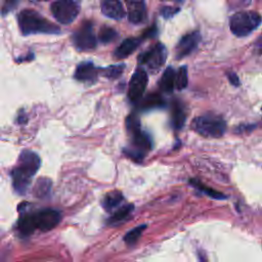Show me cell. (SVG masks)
<instances>
[{"label":"cell","instance_id":"obj_1","mask_svg":"<svg viewBox=\"0 0 262 262\" xmlns=\"http://www.w3.org/2000/svg\"><path fill=\"white\" fill-rule=\"evenodd\" d=\"M17 21L24 36L34 34L54 35L60 33V29L56 25L33 9L21 10L17 15Z\"/></svg>","mask_w":262,"mask_h":262},{"label":"cell","instance_id":"obj_2","mask_svg":"<svg viewBox=\"0 0 262 262\" xmlns=\"http://www.w3.org/2000/svg\"><path fill=\"white\" fill-rule=\"evenodd\" d=\"M193 131L205 137H221L226 130V123L222 117L207 113L195 117L191 122Z\"/></svg>","mask_w":262,"mask_h":262},{"label":"cell","instance_id":"obj_3","mask_svg":"<svg viewBox=\"0 0 262 262\" xmlns=\"http://www.w3.org/2000/svg\"><path fill=\"white\" fill-rule=\"evenodd\" d=\"M262 23V16L256 11H239L231 15L229 28L233 35L246 37L254 32Z\"/></svg>","mask_w":262,"mask_h":262},{"label":"cell","instance_id":"obj_4","mask_svg":"<svg viewBox=\"0 0 262 262\" xmlns=\"http://www.w3.org/2000/svg\"><path fill=\"white\" fill-rule=\"evenodd\" d=\"M129 135L131 137L130 146L124 148V154L132 161L139 163L152 147L151 137L141 128L129 133Z\"/></svg>","mask_w":262,"mask_h":262},{"label":"cell","instance_id":"obj_5","mask_svg":"<svg viewBox=\"0 0 262 262\" xmlns=\"http://www.w3.org/2000/svg\"><path fill=\"white\" fill-rule=\"evenodd\" d=\"M53 17L62 25H69L78 16L81 4L79 0H55L50 6Z\"/></svg>","mask_w":262,"mask_h":262},{"label":"cell","instance_id":"obj_6","mask_svg":"<svg viewBox=\"0 0 262 262\" xmlns=\"http://www.w3.org/2000/svg\"><path fill=\"white\" fill-rule=\"evenodd\" d=\"M167 58V49L162 43H157L149 49L141 52L138 57V63L144 64L151 73H157L164 66Z\"/></svg>","mask_w":262,"mask_h":262},{"label":"cell","instance_id":"obj_7","mask_svg":"<svg viewBox=\"0 0 262 262\" xmlns=\"http://www.w3.org/2000/svg\"><path fill=\"white\" fill-rule=\"evenodd\" d=\"M72 41L79 51H88L96 47V37L94 35L93 24L84 20L72 36Z\"/></svg>","mask_w":262,"mask_h":262},{"label":"cell","instance_id":"obj_8","mask_svg":"<svg viewBox=\"0 0 262 262\" xmlns=\"http://www.w3.org/2000/svg\"><path fill=\"white\" fill-rule=\"evenodd\" d=\"M147 73L142 68H137L133 73L128 86V98L132 103H137L141 98L147 86Z\"/></svg>","mask_w":262,"mask_h":262},{"label":"cell","instance_id":"obj_9","mask_svg":"<svg viewBox=\"0 0 262 262\" xmlns=\"http://www.w3.org/2000/svg\"><path fill=\"white\" fill-rule=\"evenodd\" d=\"M40 158L32 150H24L18 158V165L14 168L21 174L32 178L40 168Z\"/></svg>","mask_w":262,"mask_h":262},{"label":"cell","instance_id":"obj_10","mask_svg":"<svg viewBox=\"0 0 262 262\" xmlns=\"http://www.w3.org/2000/svg\"><path fill=\"white\" fill-rule=\"evenodd\" d=\"M60 213L54 209H43L34 213V220L37 229L48 231L53 229L60 221Z\"/></svg>","mask_w":262,"mask_h":262},{"label":"cell","instance_id":"obj_11","mask_svg":"<svg viewBox=\"0 0 262 262\" xmlns=\"http://www.w3.org/2000/svg\"><path fill=\"white\" fill-rule=\"evenodd\" d=\"M200 40H201V34L199 31H193L184 35L176 45V48H175L176 58L181 59L189 55L198 47Z\"/></svg>","mask_w":262,"mask_h":262},{"label":"cell","instance_id":"obj_12","mask_svg":"<svg viewBox=\"0 0 262 262\" xmlns=\"http://www.w3.org/2000/svg\"><path fill=\"white\" fill-rule=\"evenodd\" d=\"M128 8V18L131 24L140 25L146 19V6L144 0H125Z\"/></svg>","mask_w":262,"mask_h":262},{"label":"cell","instance_id":"obj_13","mask_svg":"<svg viewBox=\"0 0 262 262\" xmlns=\"http://www.w3.org/2000/svg\"><path fill=\"white\" fill-rule=\"evenodd\" d=\"M99 70L92 61H83L77 66L74 78L80 82L93 83L97 79Z\"/></svg>","mask_w":262,"mask_h":262},{"label":"cell","instance_id":"obj_14","mask_svg":"<svg viewBox=\"0 0 262 262\" xmlns=\"http://www.w3.org/2000/svg\"><path fill=\"white\" fill-rule=\"evenodd\" d=\"M101 12L106 17L117 20L125 16V10L121 0H101Z\"/></svg>","mask_w":262,"mask_h":262},{"label":"cell","instance_id":"obj_15","mask_svg":"<svg viewBox=\"0 0 262 262\" xmlns=\"http://www.w3.org/2000/svg\"><path fill=\"white\" fill-rule=\"evenodd\" d=\"M186 120V111L183 103L174 99L171 104V124L175 130L182 129Z\"/></svg>","mask_w":262,"mask_h":262},{"label":"cell","instance_id":"obj_16","mask_svg":"<svg viewBox=\"0 0 262 262\" xmlns=\"http://www.w3.org/2000/svg\"><path fill=\"white\" fill-rule=\"evenodd\" d=\"M138 110L140 111H150L155 108H162L166 105L165 99L160 93L152 92L148 93L146 96L141 98L138 102Z\"/></svg>","mask_w":262,"mask_h":262},{"label":"cell","instance_id":"obj_17","mask_svg":"<svg viewBox=\"0 0 262 262\" xmlns=\"http://www.w3.org/2000/svg\"><path fill=\"white\" fill-rule=\"evenodd\" d=\"M141 38H128L125 39L115 50L114 56L116 59H124L129 56L134 50L137 49L141 43Z\"/></svg>","mask_w":262,"mask_h":262},{"label":"cell","instance_id":"obj_18","mask_svg":"<svg viewBox=\"0 0 262 262\" xmlns=\"http://www.w3.org/2000/svg\"><path fill=\"white\" fill-rule=\"evenodd\" d=\"M175 78H176V73L172 67H168L159 82V87L162 92L164 93H172L175 87Z\"/></svg>","mask_w":262,"mask_h":262},{"label":"cell","instance_id":"obj_19","mask_svg":"<svg viewBox=\"0 0 262 262\" xmlns=\"http://www.w3.org/2000/svg\"><path fill=\"white\" fill-rule=\"evenodd\" d=\"M123 201V194L119 190H113L105 194L102 201V207L106 211H112L117 206H119Z\"/></svg>","mask_w":262,"mask_h":262},{"label":"cell","instance_id":"obj_20","mask_svg":"<svg viewBox=\"0 0 262 262\" xmlns=\"http://www.w3.org/2000/svg\"><path fill=\"white\" fill-rule=\"evenodd\" d=\"M12 180H13V187L14 189L18 192V193H25L29 184H30V181H31V178L27 177L26 175L21 174L20 172H18L17 170L13 169L12 170Z\"/></svg>","mask_w":262,"mask_h":262},{"label":"cell","instance_id":"obj_21","mask_svg":"<svg viewBox=\"0 0 262 262\" xmlns=\"http://www.w3.org/2000/svg\"><path fill=\"white\" fill-rule=\"evenodd\" d=\"M18 229L25 235L31 234L35 229H37L36 225H35L34 214L23 215L18 221Z\"/></svg>","mask_w":262,"mask_h":262},{"label":"cell","instance_id":"obj_22","mask_svg":"<svg viewBox=\"0 0 262 262\" xmlns=\"http://www.w3.org/2000/svg\"><path fill=\"white\" fill-rule=\"evenodd\" d=\"M119 37V33L107 26H103L98 33V40L102 43V44H108L111 42H114L115 40H117V38Z\"/></svg>","mask_w":262,"mask_h":262},{"label":"cell","instance_id":"obj_23","mask_svg":"<svg viewBox=\"0 0 262 262\" xmlns=\"http://www.w3.org/2000/svg\"><path fill=\"white\" fill-rule=\"evenodd\" d=\"M190 183H191L196 189L201 190L202 192H204L205 194H207V195L210 196V198H213V199H215V200H224V199H226V196H225L223 193H221V192H219V191H217V190H215V189H213V188H211V187H208V186L204 185V184L201 183L199 180L191 179V180H190Z\"/></svg>","mask_w":262,"mask_h":262},{"label":"cell","instance_id":"obj_24","mask_svg":"<svg viewBox=\"0 0 262 262\" xmlns=\"http://www.w3.org/2000/svg\"><path fill=\"white\" fill-rule=\"evenodd\" d=\"M51 189V181L47 178H39L34 187V194L38 198H45Z\"/></svg>","mask_w":262,"mask_h":262},{"label":"cell","instance_id":"obj_25","mask_svg":"<svg viewBox=\"0 0 262 262\" xmlns=\"http://www.w3.org/2000/svg\"><path fill=\"white\" fill-rule=\"evenodd\" d=\"M133 209H134V207H133L132 204H128V205L122 206V207H121L119 210H117V211L113 214V216L108 219V223L113 224V223H118V222L124 220L125 218H127V217L131 214V212L133 211Z\"/></svg>","mask_w":262,"mask_h":262},{"label":"cell","instance_id":"obj_26","mask_svg":"<svg viewBox=\"0 0 262 262\" xmlns=\"http://www.w3.org/2000/svg\"><path fill=\"white\" fill-rule=\"evenodd\" d=\"M124 70H125V64L119 63V64H114V66H110L105 69H102L101 74L107 79L115 80V79L121 77Z\"/></svg>","mask_w":262,"mask_h":262},{"label":"cell","instance_id":"obj_27","mask_svg":"<svg viewBox=\"0 0 262 262\" xmlns=\"http://www.w3.org/2000/svg\"><path fill=\"white\" fill-rule=\"evenodd\" d=\"M145 227H146L145 225H139V226H137V227L131 229V230H130L129 232H127V233L125 234V236H124L125 243L128 244L129 246L134 245V244L138 241V238L140 237V235H141V233L143 232V230H144Z\"/></svg>","mask_w":262,"mask_h":262},{"label":"cell","instance_id":"obj_28","mask_svg":"<svg viewBox=\"0 0 262 262\" xmlns=\"http://www.w3.org/2000/svg\"><path fill=\"white\" fill-rule=\"evenodd\" d=\"M187 85V70L186 67H180L175 78V87L178 90H182Z\"/></svg>","mask_w":262,"mask_h":262},{"label":"cell","instance_id":"obj_29","mask_svg":"<svg viewBox=\"0 0 262 262\" xmlns=\"http://www.w3.org/2000/svg\"><path fill=\"white\" fill-rule=\"evenodd\" d=\"M138 129H140L139 118L135 113H132L126 118V130L128 131V133H131Z\"/></svg>","mask_w":262,"mask_h":262},{"label":"cell","instance_id":"obj_30","mask_svg":"<svg viewBox=\"0 0 262 262\" xmlns=\"http://www.w3.org/2000/svg\"><path fill=\"white\" fill-rule=\"evenodd\" d=\"M179 11V8L177 7H173V6H163L160 10L161 15L164 18H171L172 16H174L177 12Z\"/></svg>","mask_w":262,"mask_h":262},{"label":"cell","instance_id":"obj_31","mask_svg":"<svg viewBox=\"0 0 262 262\" xmlns=\"http://www.w3.org/2000/svg\"><path fill=\"white\" fill-rule=\"evenodd\" d=\"M157 33H158V29H157V26L156 25H154V26H151V27H149L142 35H141V39L142 40H144V39H146V38H152V37H155L156 35H157Z\"/></svg>","mask_w":262,"mask_h":262},{"label":"cell","instance_id":"obj_32","mask_svg":"<svg viewBox=\"0 0 262 262\" xmlns=\"http://www.w3.org/2000/svg\"><path fill=\"white\" fill-rule=\"evenodd\" d=\"M227 76H228L229 82H230L232 85H234V86H238V85H239V80H238V77H237V75H236L235 73L230 72V73H228Z\"/></svg>","mask_w":262,"mask_h":262},{"label":"cell","instance_id":"obj_33","mask_svg":"<svg viewBox=\"0 0 262 262\" xmlns=\"http://www.w3.org/2000/svg\"><path fill=\"white\" fill-rule=\"evenodd\" d=\"M17 3V0H6L5 2V7H4V10L5 11H8L10 9H12Z\"/></svg>","mask_w":262,"mask_h":262},{"label":"cell","instance_id":"obj_34","mask_svg":"<svg viewBox=\"0 0 262 262\" xmlns=\"http://www.w3.org/2000/svg\"><path fill=\"white\" fill-rule=\"evenodd\" d=\"M32 2H41V1H46V0H30Z\"/></svg>","mask_w":262,"mask_h":262},{"label":"cell","instance_id":"obj_35","mask_svg":"<svg viewBox=\"0 0 262 262\" xmlns=\"http://www.w3.org/2000/svg\"><path fill=\"white\" fill-rule=\"evenodd\" d=\"M169 1H175V2H180V1H182V0H169Z\"/></svg>","mask_w":262,"mask_h":262}]
</instances>
